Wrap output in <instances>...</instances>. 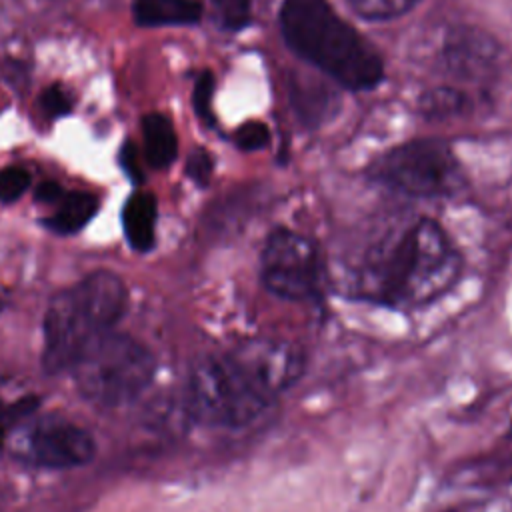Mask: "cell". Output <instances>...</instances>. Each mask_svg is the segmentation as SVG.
Returning <instances> with one entry per match:
<instances>
[{"label":"cell","instance_id":"cell-1","mask_svg":"<svg viewBox=\"0 0 512 512\" xmlns=\"http://www.w3.org/2000/svg\"><path fill=\"white\" fill-rule=\"evenodd\" d=\"M462 266V254L442 224L422 216L368 264L360 292L390 308H420L446 294Z\"/></svg>","mask_w":512,"mask_h":512},{"label":"cell","instance_id":"cell-2","mask_svg":"<svg viewBox=\"0 0 512 512\" xmlns=\"http://www.w3.org/2000/svg\"><path fill=\"white\" fill-rule=\"evenodd\" d=\"M278 26L300 60L352 92H370L384 80L376 46L342 18L330 0H282Z\"/></svg>","mask_w":512,"mask_h":512},{"label":"cell","instance_id":"cell-3","mask_svg":"<svg viewBox=\"0 0 512 512\" xmlns=\"http://www.w3.org/2000/svg\"><path fill=\"white\" fill-rule=\"evenodd\" d=\"M126 306L124 282L98 270L60 290L44 316L42 364L50 374L70 370L102 336L112 332Z\"/></svg>","mask_w":512,"mask_h":512},{"label":"cell","instance_id":"cell-4","mask_svg":"<svg viewBox=\"0 0 512 512\" xmlns=\"http://www.w3.org/2000/svg\"><path fill=\"white\" fill-rule=\"evenodd\" d=\"M70 370L80 394L90 404L118 408L140 396L152 382L156 360L136 338L108 332Z\"/></svg>","mask_w":512,"mask_h":512},{"label":"cell","instance_id":"cell-5","mask_svg":"<svg viewBox=\"0 0 512 512\" xmlns=\"http://www.w3.org/2000/svg\"><path fill=\"white\" fill-rule=\"evenodd\" d=\"M366 176L410 198H450L466 186L460 160L442 138H414L374 158Z\"/></svg>","mask_w":512,"mask_h":512},{"label":"cell","instance_id":"cell-6","mask_svg":"<svg viewBox=\"0 0 512 512\" xmlns=\"http://www.w3.org/2000/svg\"><path fill=\"white\" fill-rule=\"evenodd\" d=\"M268 402L242 374L230 354L196 358L186 382V408L206 426L244 428L258 420Z\"/></svg>","mask_w":512,"mask_h":512},{"label":"cell","instance_id":"cell-7","mask_svg":"<svg viewBox=\"0 0 512 512\" xmlns=\"http://www.w3.org/2000/svg\"><path fill=\"white\" fill-rule=\"evenodd\" d=\"M260 282L272 296L288 302L322 296L326 266L316 240L286 226L272 228L260 250Z\"/></svg>","mask_w":512,"mask_h":512},{"label":"cell","instance_id":"cell-8","mask_svg":"<svg viewBox=\"0 0 512 512\" xmlns=\"http://www.w3.org/2000/svg\"><path fill=\"white\" fill-rule=\"evenodd\" d=\"M2 442L10 446L14 458L48 470L76 468L94 456L92 434L60 416H26Z\"/></svg>","mask_w":512,"mask_h":512},{"label":"cell","instance_id":"cell-9","mask_svg":"<svg viewBox=\"0 0 512 512\" xmlns=\"http://www.w3.org/2000/svg\"><path fill=\"white\" fill-rule=\"evenodd\" d=\"M228 354L268 402L290 390L306 372L304 352L296 344L278 338H252Z\"/></svg>","mask_w":512,"mask_h":512},{"label":"cell","instance_id":"cell-10","mask_svg":"<svg viewBox=\"0 0 512 512\" xmlns=\"http://www.w3.org/2000/svg\"><path fill=\"white\" fill-rule=\"evenodd\" d=\"M498 52V44L488 34L472 28H456L442 46L440 62L450 76L482 80L494 68Z\"/></svg>","mask_w":512,"mask_h":512},{"label":"cell","instance_id":"cell-11","mask_svg":"<svg viewBox=\"0 0 512 512\" xmlns=\"http://www.w3.org/2000/svg\"><path fill=\"white\" fill-rule=\"evenodd\" d=\"M134 18L140 26H192L204 16L202 0H134Z\"/></svg>","mask_w":512,"mask_h":512},{"label":"cell","instance_id":"cell-12","mask_svg":"<svg viewBox=\"0 0 512 512\" xmlns=\"http://www.w3.org/2000/svg\"><path fill=\"white\" fill-rule=\"evenodd\" d=\"M156 198L150 192H134L122 210V226L128 244L138 252H148L156 240Z\"/></svg>","mask_w":512,"mask_h":512},{"label":"cell","instance_id":"cell-13","mask_svg":"<svg viewBox=\"0 0 512 512\" xmlns=\"http://www.w3.org/2000/svg\"><path fill=\"white\" fill-rule=\"evenodd\" d=\"M144 156L152 168H166L178 156V136L168 116L150 112L142 118Z\"/></svg>","mask_w":512,"mask_h":512},{"label":"cell","instance_id":"cell-14","mask_svg":"<svg viewBox=\"0 0 512 512\" xmlns=\"http://www.w3.org/2000/svg\"><path fill=\"white\" fill-rule=\"evenodd\" d=\"M98 210V198L90 192H64L54 212L44 220L56 234H74L82 230Z\"/></svg>","mask_w":512,"mask_h":512},{"label":"cell","instance_id":"cell-15","mask_svg":"<svg viewBox=\"0 0 512 512\" xmlns=\"http://www.w3.org/2000/svg\"><path fill=\"white\" fill-rule=\"evenodd\" d=\"M472 110V98L464 90L442 84L422 94L420 98V112L428 120H446Z\"/></svg>","mask_w":512,"mask_h":512},{"label":"cell","instance_id":"cell-16","mask_svg":"<svg viewBox=\"0 0 512 512\" xmlns=\"http://www.w3.org/2000/svg\"><path fill=\"white\" fill-rule=\"evenodd\" d=\"M422 0H348L350 8L368 22H390L412 12Z\"/></svg>","mask_w":512,"mask_h":512},{"label":"cell","instance_id":"cell-17","mask_svg":"<svg viewBox=\"0 0 512 512\" xmlns=\"http://www.w3.org/2000/svg\"><path fill=\"white\" fill-rule=\"evenodd\" d=\"M214 8V18L222 30L238 32L246 28L252 20L250 0H210Z\"/></svg>","mask_w":512,"mask_h":512},{"label":"cell","instance_id":"cell-18","mask_svg":"<svg viewBox=\"0 0 512 512\" xmlns=\"http://www.w3.org/2000/svg\"><path fill=\"white\" fill-rule=\"evenodd\" d=\"M214 88H216V78H214L212 70H202L196 76V82L192 88V106H194L196 116L206 126H214V112H212Z\"/></svg>","mask_w":512,"mask_h":512},{"label":"cell","instance_id":"cell-19","mask_svg":"<svg viewBox=\"0 0 512 512\" xmlns=\"http://www.w3.org/2000/svg\"><path fill=\"white\" fill-rule=\"evenodd\" d=\"M234 144L244 152H256L270 144V128L260 120H248L234 130Z\"/></svg>","mask_w":512,"mask_h":512},{"label":"cell","instance_id":"cell-20","mask_svg":"<svg viewBox=\"0 0 512 512\" xmlns=\"http://www.w3.org/2000/svg\"><path fill=\"white\" fill-rule=\"evenodd\" d=\"M30 186L28 170L20 166H6L0 170V202H16Z\"/></svg>","mask_w":512,"mask_h":512},{"label":"cell","instance_id":"cell-21","mask_svg":"<svg viewBox=\"0 0 512 512\" xmlns=\"http://www.w3.org/2000/svg\"><path fill=\"white\" fill-rule=\"evenodd\" d=\"M212 172H214V160L210 156L208 150L204 148H196L188 154V160H186V176L198 184V186H208L210 178H212Z\"/></svg>","mask_w":512,"mask_h":512},{"label":"cell","instance_id":"cell-22","mask_svg":"<svg viewBox=\"0 0 512 512\" xmlns=\"http://www.w3.org/2000/svg\"><path fill=\"white\" fill-rule=\"evenodd\" d=\"M40 106L42 112L50 118H60L66 116L72 110V96L58 84L46 88L40 96Z\"/></svg>","mask_w":512,"mask_h":512},{"label":"cell","instance_id":"cell-23","mask_svg":"<svg viewBox=\"0 0 512 512\" xmlns=\"http://www.w3.org/2000/svg\"><path fill=\"white\" fill-rule=\"evenodd\" d=\"M120 164H122V168L126 170L128 176H132L134 180H140L142 172H140V164H138V152H136V146L130 140L122 144Z\"/></svg>","mask_w":512,"mask_h":512},{"label":"cell","instance_id":"cell-24","mask_svg":"<svg viewBox=\"0 0 512 512\" xmlns=\"http://www.w3.org/2000/svg\"><path fill=\"white\" fill-rule=\"evenodd\" d=\"M64 190L60 188V184L56 182H42L36 190H34V196L38 202L42 204H56L60 198H62Z\"/></svg>","mask_w":512,"mask_h":512},{"label":"cell","instance_id":"cell-25","mask_svg":"<svg viewBox=\"0 0 512 512\" xmlns=\"http://www.w3.org/2000/svg\"><path fill=\"white\" fill-rule=\"evenodd\" d=\"M448 512H460V510H448Z\"/></svg>","mask_w":512,"mask_h":512},{"label":"cell","instance_id":"cell-26","mask_svg":"<svg viewBox=\"0 0 512 512\" xmlns=\"http://www.w3.org/2000/svg\"><path fill=\"white\" fill-rule=\"evenodd\" d=\"M0 308H2V302H0Z\"/></svg>","mask_w":512,"mask_h":512}]
</instances>
